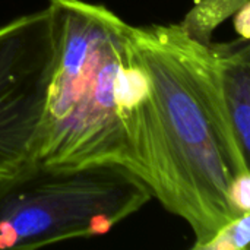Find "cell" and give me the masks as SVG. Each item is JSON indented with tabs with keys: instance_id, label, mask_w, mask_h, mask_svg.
Returning a JSON list of instances; mask_svg holds the SVG:
<instances>
[{
	"instance_id": "obj_1",
	"label": "cell",
	"mask_w": 250,
	"mask_h": 250,
	"mask_svg": "<svg viewBox=\"0 0 250 250\" xmlns=\"http://www.w3.org/2000/svg\"><path fill=\"white\" fill-rule=\"evenodd\" d=\"M146 76L138 154L152 198L190 227L207 250L233 220L250 212L249 154L231 135L207 69V41L180 23L129 25Z\"/></svg>"
},
{
	"instance_id": "obj_2",
	"label": "cell",
	"mask_w": 250,
	"mask_h": 250,
	"mask_svg": "<svg viewBox=\"0 0 250 250\" xmlns=\"http://www.w3.org/2000/svg\"><path fill=\"white\" fill-rule=\"evenodd\" d=\"M47 9L54 54L32 158L56 166L116 163L141 179L138 126L146 76L130 23L85 0H48Z\"/></svg>"
},
{
	"instance_id": "obj_3",
	"label": "cell",
	"mask_w": 250,
	"mask_h": 250,
	"mask_svg": "<svg viewBox=\"0 0 250 250\" xmlns=\"http://www.w3.org/2000/svg\"><path fill=\"white\" fill-rule=\"evenodd\" d=\"M151 199L148 186L122 164L32 158L0 177V250L104 236Z\"/></svg>"
},
{
	"instance_id": "obj_4",
	"label": "cell",
	"mask_w": 250,
	"mask_h": 250,
	"mask_svg": "<svg viewBox=\"0 0 250 250\" xmlns=\"http://www.w3.org/2000/svg\"><path fill=\"white\" fill-rule=\"evenodd\" d=\"M54 54L47 6L0 26V177L34 157Z\"/></svg>"
},
{
	"instance_id": "obj_5",
	"label": "cell",
	"mask_w": 250,
	"mask_h": 250,
	"mask_svg": "<svg viewBox=\"0 0 250 250\" xmlns=\"http://www.w3.org/2000/svg\"><path fill=\"white\" fill-rule=\"evenodd\" d=\"M207 69L215 103L239 146L250 152V45L240 37L207 44Z\"/></svg>"
},
{
	"instance_id": "obj_6",
	"label": "cell",
	"mask_w": 250,
	"mask_h": 250,
	"mask_svg": "<svg viewBox=\"0 0 250 250\" xmlns=\"http://www.w3.org/2000/svg\"><path fill=\"white\" fill-rule=\"evenodd\" d=\"M246 4L249 0H205L188 15L182 25L196 38L211 42L212 29Z\"/></svg>"
},
{
	"instance_id": "obj_7",
	"label": "cell",
	"mask_w": 250,
	"mask_h": 250,
	"mask_svg": "<svg viewBox=\"0 0 250 250\" xmlns=\"http://www.w3.org/2000/svg\"><path fill=\"white\" fill-rule=\"evenodd\" d=\"M250 240V212L229 223L208 245L207 250H245Z\"/></svg>"
}]
</instances>
